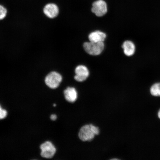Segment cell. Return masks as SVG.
I'll list each match as a JSON object with an SVG mask.
<instances>
[{"mask_svg": "<svg viewBox=\"0 0 160 160\" xmlns=\"http://www.w3.org/2000/svg\"><path fill=\"white\" fill-rule=\"evenodd\" d=\"M84 49L86 52L92 56L99 55L104 49L105 45L103 42L89 41L86 42L83 45Z\"/></svg>", "mask_w": 160, "mask_h": 160, "instance_id": "2", "label": "cell"}, {"mask_svg": "<svg viewBox=\"0 0 160 160\" xmlns=\"http://www.w3.org/2000/svg\"><path fill=\"white\" fill-rule=\"evenodd\" d=\"M7 112L5 109H3L0 105V120L5 118L7 115Z\"/></svg>", "mask_w": 160, "mask_h": 160, "instance_id": "13", "label": "cell"}, {"mask_svg": "<svg viewBox=\"0 0 160 160\" xmlns=\"http://www.w3.org/2000/svg\"><path fill=\"white\" fill-rule=\"evenodd\" d=\"M150 92L154 97H160V82L153 84L150 88Z\"/></svg>", "mask_w": 160, "mask_h": 160, "instance_id": "11", "label": "cell"}, {"mask_svg": "<svg viewBox=\"0 0 160 160\" xmlns=\"http://www.w3.org/2000/svg\"><path fill=\"white\" fill-rule=\"evenodd\" d=\"M7 11L2 5H0V21L2 20L7 16Z\"/></svg>", "mask_w": 160, "mask_h": 160, "instance_id": "12", "label": "cell"}, {"mask_svg": "<svg viewBox=\"0 0 160 160\" xmlns=\"http://www.w3.org/2000/svg\"><path fill=\"white\" fill-rule=\"evenodd\" d=\"M107 5L103 0H98L93 2L92 11L98 17H102L107 13Z\"/></svg>", "mask_w": 160, "mask_h": 160, "instance_id": "5", "label": "cell"}, {"mask_svg": "<svg viewBox=\"0 0 160 160\" xmlns=\"http://www.w3.org/2000/svg\"><path fill=\"white\" fill-rule=\"evenodd\" d=\"M107 35L105 33L99 31L92 32L89 34L88 38L89 41L98 42L104 41Z\"/></svg>", "mask_w": 160, "mask_h": 160, "instance_id": "10", "label": "cell"}, {"mask_svg": "<svg viewBox=\"0 0 160 160\" xmlns=\"http://www.w3.org/2000/svg\"><path fill=\"white\" fill-rule=\"evenodd\" d=\"M75 74L74 79L75 81L81 82L85 81L89 77V72L86 66L81 65L76 67Z\"/></svg>", "mask_w": 160, "mask_h": 160, "instance_id": "6", "label": "cell"}, {"mask_svg": "<svg viewBox=\"0 0 160 160\" xmlns=\"http://www.w3.org/2000/svg\"><path fill=\"white\" fill-rule=\"evenodd\" d=\"M57 118V115L55 114L52 115L51 116V119L53 121H55Z\"/></svg>", "mask_w": 160, "mask_h": 160, "instance_id": "14", "label": "cell"}, {"mask_svg": "<svg viewBox=\"0 0 160 160\" xmlns=\"http://www.w3.org/2000/svg\"><path fill=\"white\" fill-rule=\"evenodd\" d=\"M41 155L45 158L50 159L53 157L57 151L56 148L51 142H45L41 145Z\"/></svg>", "mask_w": 160, "mask_h": 160, "instance_id": "4", "label": "cell"}, {"mask_svg": "<svg viewBox=\"0 0 160 160\" xmlns=\"http://www.w3.org/2000/svg\"><path fill=\"white\" fill-rule=\"evenodd\" d=\"M43 12L47 17L51 19L54 18L59 14V8L54 3L47 4L44 8Z\"/></svg>", "mask_w": 160, "mask_h": 160, "instance_id": "7", "label": "cell"}, {"mask_svg": "<svg viewBox=\"0 0 160 160\" xmlns=\"http://www.w3.org/2000/svg\"><path fill=\"white\" fill-rule=\"evenodd\" d=\"M124 53L128 57H131L135 53L136 47L134 43L131 41H126L124 42L122 46Z\"/></svg>", "mask_w": 160, "mask_h": 160, "instance_id": "9", "label": "cell"}, {"mask_svg": "<svg viewBox=\"0 0 160 160\" xmlns=\"http://www.w3.org/2000/svg\"><path fill=\"white\" fill-rule=\"evenodd\" d=\"M158 116L159 118L160 119V109L159 110V111L158 112Z\"/></svg>", "mask_w": 160, "mask_h": 160, "instance_id": "15", "label": "cell"}, {"mask_svg": "<svg viewBox=\"0 0 160 160\" xmlns=\"http://www.w3.org/2000/svg\"><path fill=\"white\" fill-rule=\"evenodd\" d=\"M99 128L92 123L83 125L80 128L78 133V137L83 142H90L99 135Z\"/></svg>", "mask_w": 160, "mask_h": 160, "instance_id": "1", "label": "cell"}, {"mask_svg": "<svg viewBox=\"0 0 160 160\" xmlns=\"http://www.w3.org/2000/svg\"><path fill=\"white\" fill-rule=\"evenodd\" d=\"M62 81V75L57 72L53 71L46 76L45 81L48 87L50 88L55 89L59 87Z\"/></svg>", "mask_w": 160, "mask_h": 160, "instance_id": "3", "label": "cell"}, {"mask_svg": "<svg viewBox=\"0 0 160 160\" xmlns=\"http://www.w3.org/2000/svg\"><path fill=\"white\" fill-rule=\"evenodd\" d=\"M63 94L65 100L69 103H75L77 100L78 93L74 87H68L64 91Z\"/></svg>", "mask_w": 160, "mask_h": 160, "instance_id": "8", "label": "cell"}]
</instances>
